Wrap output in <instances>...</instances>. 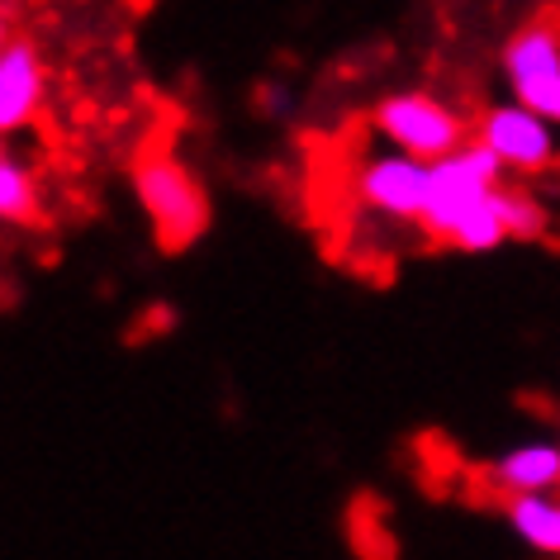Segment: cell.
Instances as JSON below:
<instances>
[{
	"label": "cell",
	"mask_w": 560,
	"mask_h": 560,
	"mask_svg": "<svg viewBox=\"0 0 560 560\" xmlns=\"http://www.w3.org/2000/svg\"><path fill=\"white\" fill-rule=\"evenodd\" d=\"M133 190L166 252L200 243V233L209 229V195L176 152H143L133 162Z\"/></svg>",
	"instance_id": "1"
},
{
	"label": "cell",
	"mask_w": 560,
	"mask_h": 560,
	"mask_svg": "<svg viewBox=\"0 0 560 560\" xmlns=\"http://www.w3.org/2000/svg\"><path fill=\"white\" fill-rule=\"evenodd\" d=\"M499 176H503V162L485 138H466L456 152L438 158L432 162V195L423 209V229L438 237V243H446V237L503 186Z\"/></svg>",
	"instance_id": "2"
},
{
	"label": "cell",
	"mask_w": 560,
	"mask_h": 560,
	"mask_svg": "<svg viewBox=\"0 0 560 560\" xmlns=\"http://www.w3.org/2000/svg\"><path fill=\"white\" fill-rule=\"evenodd\" d=\"M371 124L389 148L413 152V158H423V162H438L466 143V119H460L446 101L423 95V91L389 95V101H381L371 109Z\"/></svg>",
	"instance_id": "3"
},
{
	"label": "cell",
	"mask_w": 560,
	"mask_h": 560,
	"mask_svg": "<svg viewBox=\"0 0 560 560\" xmlns=\"http://www.w3.org/2000/svg\"><path fill=\"white\" fill-rule=\"evenodd\" d=\"M503 72H509L513 101L537 109L541 119L560 124V24L551 15L523 24L509 48H503Z\"/></svg>",
	"instance_id": "4"
},
{
	"label": "cell",
	"mask_w": 560,
	"mask_h": 560,
	"mask_svg": "<svg viewBox=\"0 0 560 560\" xmlns=\"http://www.w3.org/2000/svg\"><path fill=\"white\" fill-rule=\"evenodd\" d=\"M352 195L361 209L381 214L389 223H423L428 195H432V162L413 158V152H385V158H366L357 166Z\"/></svg>",
	"instance_id": "5"
},
{
	"label": "cell",
	"mask_w": 560,
	"mask_h": 560,
	"mask_svg": "<svg viewBox=\"0 0 560 560\" xmlns=\"http://www.w3.org/2000/svg\"><path fill=\"white\" fill-rule=\"evenodd\" d=\"M489 148L499 152L503 172H517V176H532V172H546L556 162V133H551V119H541L537 109H527L523 101L513 105H494L489 115L480 119V133Z\"/></svg>",
	"instance_id": "6"
},
{
	"label": "cell",
	"mask_w": 560,
	"mask_h": 560,
	"mask_svg": "<svg viewBox=\"0 0 560 560\" xmlns=\"http://www.w3.org/2000/svg\"><path fill=\"white\" fill-rule=\"evenodd\" d=\"M44 91H48V77H44V62L38 52L15 38L0 52V129L15 133L20 124H30L44 105Z\"/></svg>",
	"instance_id": "7"
},
{
	"label": "cell",
	"mask_w": 560,
	"mask_h": 560,
	"mask_svg": "<svg viewBox=\"0 0 560 560\" xmlns=\"http://www.w3.org/2000/svg\"><path fill=\"white\" fill-rule=\"evenodd\" d=\"M494 485L503 494H556L560 489V442H523L494 460Z\"/></svg>",
	"instance_id": "8"
},
{
	"label": "cell",
	"mask_w": 560,
	"mask_h": 560,
	"mask_svg": "<svg viewBox=\"0 0 560 560\" xmlns=\"http://www.w3.org/2000/svg\"><path fill=\"white\" fill-rule=\"evenodd\" d=\"M509 523L532 551L560 556V499L546 494H509Z\"/></svg>",
	"instance_id": "9"
},
{
	"label": "cell",
	"mask_w": 560,
	"mask_h": 560,
	"mask_svg": "<svg viewBox=\"0 0 560 560\" xmlns=\"http://www.w3.org/2000/svg\"><path fill=\"white\" fill-rule=\"evenodd\" d=\"M0 214L10 223H30L38 214V186H34V172L20 166L15 158L0 162Z\"/></svg>",
	"instance_id": "10"
},
{
	"label": "cell",
	"mask_w": 560,
	"mask_h": 560,
	"mask_svg": "<svg viewBox=\"0 0 560 560\" xmlns=\"http://www.w3.org/2000/svg\"><path fill=\"white\" fill-rule=\"evenodd\" d=\"M499 205H503V219H509V233L513 237H537L546 229V214H541V205L532 200V195L503 186L499 190Z\"/></svg>",
	"instance_id": "11"
},
{
	"label": "cell",
	"mask_w": 560,
	"mask_h": 560,
	"mask_svg": "<svg viewBox=\"0 0 560 560\" xmlns=\"http://www.w3.org/2000/svg\"><path fill=\"white\" fill-rule=\"evenodd\" d=\"M261 109L266 115H280V109H290V95L285 91H261Z\"/></svg>",
	"instance_id": "12"
}]
</instances>
